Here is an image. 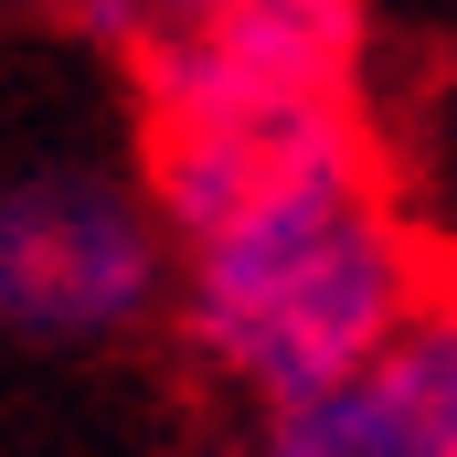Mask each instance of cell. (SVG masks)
<instances>
[{
    "instance_id": "obj_3",
    "label": "cell",
    "mask_w": 457,
    "mask_h": 457,
    "mask_svg": "<svg viewBox=\"0 0 457 457\" xmlns=\"http://www.w3.org/2000/svg\"><path fill=\"white\" fill-rule=\"evenodd\" d=\"M351 32H361V0H192L149 43L160 128L320 107V96H341Z\"/></svg>"
},
{
    "instance_id": "obj_2",
    "label": "cell",
    "mask_w": 457,
    "mask_h": 457,
    "mask_svg": "<svg viewBox=\"0 0 457 457\" xmlns=\"http://www.w3.org/2000/svg\"><path fill=\"white\" fill-rule=\"evenodd\" d=\"M160 287H170V234L128 181L86 160L0 181V341L21 351L128 341L160 309Z\"/></svg>"
},
{
    "instance_id": "obj_4",
    "label": "cell",
    "mask_w": 457,
    "mask_h": 457,
    "mask_svg": "<svg viewBox=\"0 0 457 457\" xmlns=\"http://www.w3.org/2000/svg\"><path fill=\"white\" fill-rule=\"evenodd\" d=\"M245 457H457V309L415 298L341 383L266 404Z\"/></svg>"
},
{
    "instance_id": "obj_6",
    "label": "cell",
    "mask_w": 457,
    "mask_h": 457,
    "mask_svg": "<svg viewBox=\"0 0 457 457\" xmlns=\"http://www.w3.org/2000/svg\"><path fill=\"white\" fill-rule=\"evenodd\" d=\"M149 11H160V21H170V11H192V0H149Z\"/></svg>"
},
{
    "instance_id": "obj_5",
    "label": "cell",
    "mask_w": 457,
    "mask_h": 457,
    "mask_svg": "<svg viewBox=\"0 0 457 457\" xmlns=\"http://www.w3.org/2000/svg\"><path fill=\"white\" fill-rule=\"evenodd\" d=\"M426 298H436V309H457V255L436 266V277H426Z\"/></svg>"
},
{
    "instance_id": "obj_1",
    "label": "cell",
    "mask_w": 457,
    "mask_h": 457,
    "mask_svg": "<svg viewBox=\"0 0 457 457\" xmlns=\"http://www.w3.org/2000/svg\"><path fill=\"white\" fill-rule=\"evenodd\" d=\"M415 298H426V255L383 203L341 96L266 117L234 203L203 234H181V330L255 404H298L341 383Z\"/></svg>"
}]
</instances>
